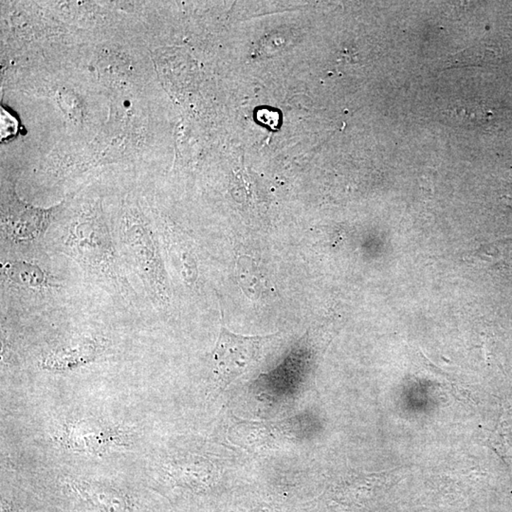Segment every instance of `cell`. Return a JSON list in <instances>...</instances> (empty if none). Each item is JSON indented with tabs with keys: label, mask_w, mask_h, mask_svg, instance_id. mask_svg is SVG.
Segmentation results:
<instances>
[{
	"label": "cell",
	"mask_w": 512,
	"mask_h": 512,
	"mask_svg": "<svg viewBox=\"0 0 512 512\" xmlns=\"http://www.w3.org/2000/svg\"><path fill=\"white\" fill-rule=\"evenodd\" d=\"M491 53L484 47H474L453 56L448 61V68L450 67L477 66L479 64L491 62Z\"/></svg>",
	"instance_id": "obj_10"
},
{
	"label": "cell",
	"mask_w": 512,
	"mask_h": 512,
	"mask_svg": "<svg viewBox=\"0 0 512 512\" xmlns=\"http://www.w3.org/2000/svg\"><path fill=\"white\" fill-rule=\"evenodd\" d=\"M106 351L105 341L97 337H82L57 346L39 360V368L50 372H68L96 362Z\"/></svg>",
	"instance_id": "obj_7"
},
{
	"label": "cell",
	"mask_w": 512,
	"mask_h": 512,
	"mask_svg": "<svg viewBox=\"0 0 512 512\" xmlns=\"http://www.w3.org/2000/svg\"><path fill=\"white\" fill-rule=\"evenodd\" d=\"M112 233L123 261L142 282L148 300L158 310H169L172 290L157 226L142 212L128 209Z\"/></svg>",
	"instance_id": "obj_2"
},
{
	"label": "cell",
	"mask_w": 512,
	"mask_h": 512,
	"mask_svg": "<svg viewBox=\"0 0 512 512\" xmlns=\"http://www.w3.org/2000/svg\"><path fill=\"white\" fill-rule=\"evenodd\" d=\"M271 337L237 334L222 324L215 348L209 355L210 368L218 387H227L250 370L258 362L263 346Z\"/></svg>",
	"instance_id": "obj_5"
},
{
	"label": "cell",
	"mask_w": 512,
	"mask_h": 512,
	"mask_svg": "<svg viewBox=\"0 0 512 512\" xmlns=\"http://www.w3.org/2000/svg\"><path fill=\"white\" fill-rule=\"evenodd\" d=\"M159 239L176 273L181 281L190 289H197L198 282V264L194 245L184 232L178 230L169 222H161L157 226Z\"/></svg>",
	"instance_id": "obj_8"
},
{
	"label": "cell",
	"mask_w": 512,
	"mask_h": 512,
	"mask_svg": "<svg viewBox=\"0 0 512 512\" xmlns=\"http://www.w3.org/2000/svg\"><path fill=\"white\" fill-rule=\"evenodd\" d=\"M53 233V247L77 263L86 278L119 304L136 306L138 301L127 266L113 233L97 209L80 212Z\"/></svg>",
	"instance_id": "obj_1"
},
{
	"label": "cell",
	"mask_w": 512,
	"mask_h": 512,
	"mask_svg": "<svg viewBox=\"0 0 512 512\" xmlns=\"http://www.w3.org/2000/svg\"><path fill=\"white\" fill-rule=\"evenodd\" d=\"M71 488L98 512H134L130 498L115 487L96 481H74Z\"/></svg>",
	"instance_id": "obj_9"
},
{
	"label": "cell",
	"mask_w": 512,
	"mask_h": 512,
	"mask_svg": "<svg viewBox=\"0 0 512 512\" xmlns=\"http://www.w3.org/2000/svg\"><path fill=\"white\" fill-rule=\"evenodd\" d=\"M13 203L2 212L1 254H36L50 233L53 210Z\"/></svg>",
	"instance_id": "obj_4"
},
{
	"label": "cell",
	"mask_w": 512,
	"mask_h": 512,
	"mask_svg": "<svg viewBox=\"0 0 512 512\" xmlns=\"http://www.w3.org/2000/svg\"><path fill=\"white\" fill-rule=\"evenodd\" d=\"M57 438L69 449L97 455L127 446L130 436L127 431L115 425L80 421L67 424Z\"/></svg>",
	"instance_id": "obj_6"
},
{
	"label": "cell",
	"mask_w": 512,
	"mask_h": 512,
	"mask_svg": "<svg viewBox=\"0 0 512 512\" xmlns=\"http://www.w3.org/2000/svg\"><path fill=\"white\" fill-rule=\"evenodd\" d=\"M32 254H2V292L30 304L50 301L63 293L65 285Z\"/></svg>",
	"instance_id": "obj_3"
}]
</instances>
